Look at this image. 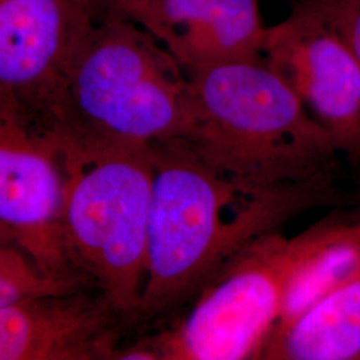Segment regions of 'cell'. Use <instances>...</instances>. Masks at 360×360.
Wrapping results in <instances>:
<instances>
[{
    "mask_svg": "<svg viewBox=\"0 0 360 360\" xmlns=\"http://www.w3.org/2000/svg\"><path fill=\"white\" fill-rule=\"evenodd\" d=\"M65 143L51 129L0 111V240L46 275L94 287L65 239Z\"/></svg>",
    "mask_w": 360,
    "mask_h": 360,
    "instance_id": "8992f818",
    "label": "cell"
},
{
    "mask_svg": "<svg viewBox=\"0 0 360 360\" xmlns=\"http://www.w3.org/2000/svg\"><path fill=\"white\" fill-rule=\"evenodd\" d=\"M86 288L91 287L46 275L22 250L15 245H1L0 309L25 300L65 295Z\"/></svg>",
    "mask_w": 360,
    "mask_h": 360,
    "instance_id": "4fadbf2b",
    "label": "cell"
},
{
    "mask_svg": "<svg viewBox=\"0 0 360 360\" xmlns=\"http://www.w3.org/2000/svg\"><path fill=\"white\" fill-rule=\"evenodd\" d=\"M296 236L260 238L202 290L172 330L124 352L131 360L262 359L283 314Z\"/></svg>",
    "mask_w": 360,
    "mask_h": 360,
    "instance_id": "5b68a950",
    "label": "cell"
},
{
    "mask_svg": "<svg viewBox=\"0 0 360 360\" xmlns=\"http://www.w3.org/2000/svg\"><path fill=\"white\" fill-rule=\"evenodd\" d=\"M190 117L184 68L144 28L110 16L70 65L51 131L80 147H142L181 139Z\"/></svg>",
    "mask_w": 360,
    "mask_h": 360,
    "instance_id": "3957f363",
    "label": "cell"
},
{
    "mask_svg": "<svg viewBox=\"0 0 360 360\" xmlns=\"http://www.w3.org/2000/svg\"><path fill=\"white\" fill-rule=\"evenodd\" d=\"M139 1L143 0H94L98 11V19L110 16L122 18L129 7L138 4Z\"/></svg>",
    "mask_w": 360,
    "mask_h": 360,
    "instance_id": "9a60e30c",
    "label": "cell"
},
{
    "mask_svg": "<svg viewBox=\"0 0 360 360\" xmlns=\"http://www.w3.org/2000/svg\"><path fill=\"white\" fill-rule=\"evenodd\" d=\"M122 18L150 32L186 72L264 59L269 27L257 0H143Z\"/></svg>",
    "mask_w": 360,
    "mask_h": 360,
    "instance_id": "30bf717a",
    "label": "cell"
},
{
    "mask_svg": "<svg viewBox=\"0 0 360 360\" xmlns=\"http://www.w3.org/2000/svg\"><path fill=\"white\" fill-rule=\"evenodd\" d=\"M65 143V239L71 263L134 322L147 276L153 146Z\"/></svg>",
    "mask_w": 360,
    "mask_h": 360,
    "instance_id": "277c9868",
    "label": "cell"
},
{
    "mask_svg": "<svg viewBox=\"0 0 360 360\" xmlns=\"http://www.w3.org/2000/svg\"><path fill=\"white\" fill-rule=\"evenodd\" d=\"M264 60L295 91L339 154L360 166V65L311 0L269 27Z\"/></svg>",
    "mask_w": 360,
    "mask_h": 360,
    "instance_id": "ba28073f",
    "label": "cell"
},
{
    "mask_svg": "<svg viewBox=\"0 0 360 360\" xmlns=\"http://www.w3.org/2000/svg\"><path fill=\"white\" fill-rule=\"evenodd\" d=\"M153 153L147 276L134 322L179 307L260 238L342 198L333 179L275 187L229 179L178 139Z\"/></svg>",
    "mask_w": 360,
    "mask_h": 360,
    "instance_id": "6da1fadb",
    "label": "cell"
},
{
    "mask_svg": "<svg viewBox=\"0 0 360 360\" xmlns=\"http://www.w3.org/2000/svg\"><path fill=\"white\" fill-rule=\"evenodd\" d=\"M359 276L360 219L328 221L297 235L295 264L275 333L291 324L324 296Z\"/></svg>",
    "mask_w": 360,
    "mask_h": 360,
    "instance_id": "8fae6325",
    "label": "cell"
},
{
    "mask_svg": "<svg viewBox=\"0 0 360 360\" xmlns=\"http://www.w3.org/2000/svg\"><path fill=\"white\" fill-rule=\"evenodd\" d=\"M262 359L360 360V276L272 335Z\"/></svg>",
    "mask_w": 360,
    "mask_h": 360,
    "instance_id": "7c38bea8",
    "label": "cell"
},
{
    "mask_svg": "<svg viewBox=\"0 0 360 360\" xmlns=\"http://www.w3.org/2000/svg\"><path fill=\"white\" fill-rule=\"evenodd\" d=\"M186 74L191 117L178 141L207 167L259 187L333 179L331 136L264 59Z\"/></svg>",
    "mask_w": 360,
    "mask_h": 360,
    "instance_id": "7a4b0ae2",
    "label": "cell"
},
{
    "mask_svg": "<svg viewBox=\"0 0 360 360\" xmlns=\"http://www.w3.org/2000/svg\"><path fill=\"white\" fill-rule=\"evenodd\" d=\"M90 288L0 309V360L116 359L124 316Z\"/></svg>",
    "mask_w": 360,
    "mask_h": 360,
    "instance_id": "9c48e42d",
    "label": "cell"
},
{
    "mask_svg": "<svg viewBox=\"0 0 360 360\" xmlns=\"http://www.w3.org/2000/svg\"><path fill=\"white\" fill-rule=\"evenodd\" d=\"M96 20L94 0H0V111L51 129L65 75Z\"/></svg>",
    "mask_w": 360,
    "mask_h": 360,
    "instance_id": "52a82bcc",
    "label": "cell"
},
{
    "mask_svg": "<svg viewBox=\"0 0 360 360\" xmlns=\"http://www.w3.org/2000/svg\"><path fill=\"white\" fill-rule=\"evenodd\" d=\"M345 39L360 65V0H311Z\"/></svg>",
    "mask_w": 360,
    "mask_h": 360,
    "instance_id": "5bb4252c",
    "label": "cell"
}]
</instances>
